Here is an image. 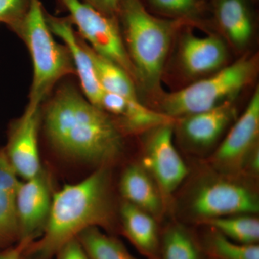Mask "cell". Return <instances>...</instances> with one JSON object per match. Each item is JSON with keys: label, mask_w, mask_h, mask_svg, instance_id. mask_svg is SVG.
<instances>
[{"label": "cell", "mask_w": 259, "mask_h": 259, "mask_svg": "<svg viewBox=\"0 0 259 259\" xmlns=\"http://www.w3.org/2000/svg\"><path fill=\"white\" fill-rule=\"evenodd\" d=\"M45 102L41 122L56 151L98 167L110 166L121 157L125 134L114 117L93 105L74 85L62 83Z\"/></svg>", "instance_id": "1"}, {"label": "cell", "mask_w": 259, "mask_h": 259, "mask_svg": "<svg viewBox=\"0 0 259 259\" xmlns=\"http://www.w3.org/2000/svg\"><path fill=\"white\" fill-rule=\"evenodd\" d=\"M115 206L110 166L98 167L84 180L53 195L45 228L24 253L29 259H51L66 242L90 227L113 231Z\"/></svg>", "instance_id": "2"}, {"label": "cell", "mask_w": 259, "mask_h": 259, "mask_svg": "<svg viewBox=\"0 0 259 259\" xmlns=\"http://www.w3.org/2000/svg\"><path fill=\"white\" fill-rule=\"evenodd\" d=\"M117 20L138 84L159 95L174 38L185 27L192 25L152 14L143 0H119Z\"/></svg>", "instance_id": "3"}, {"label": "cell", "mask_w": 259, "mask_h": 259, "mask_svg": "<svg viewBox=\"0 0 259 259\" xmlns=\"http://www.w3.org/2000/svg\"><path fill=\"white\" fill-rule=\"evenodd\" d=\"M251 180L226 175L209 166L197 177L180 202L181 214L202 225L214 218L235 214H256L259 198Z\"/></svg>", "instance_id": "4"}, {"label": "cell", "mask_w": 259, "mask_h": 259, "mask_svg": "<svg viewBox=\"0 0 259 259\" xmlns=\"http://www.w3.org/2000/svg\"><path fill=\"white\" fill-rule=\"evenodd\" d=\"M40 0H33L28 13L13 30L28 48L33 78L29 105L41 106L60 80L76 75L71 53L65 44L54 40L44 14Z\"/></svg>", "instance_id": "5"}, {"label": "cell", "mask_w": 259, "mask_h": 259, "mask_svg": "<svg viewBox=\"0 0 259 259\" xmlns=\"http://www.w3.org/2000/svg\"><path fill=\"white\" fill-rule=\"evenodd\" d=\"M258 69V57L244 55L185 88L160 94L158 111L176 120L235 101L240 93L254 81Z\"/></svg>", "instance_id": "6"}, {"label": "cell", "mask_w": 259, "mask_h": 259, "mask_svg": "<svg viewBox=\"0 0 259 259\" xmlns=\"http://www.w3.org/2000/svg\"><path fill=\"white\" fill-rule=\"evenodd\" d=\"M77 33L95 52L125 71L138 84L136 70L124 44L117 18L102 14L81 0H59Z\"/></svg>", "instance_id": "7"}, {"label": "cell", "mask_w": 259, "mask_h": 259, "mask_svg": "<svg viewBox=\"0 0 259 259\" xmlns=\"http://www.w3.org/2000/svg\"><path fill=\"white\" fill-rule=\"evenodd\" d=\"M174 124H163L145 133L140 162L157 184L167 205L189 175L188 166L174 144Z\"/></svg>", "instance_id": "8"}, {"label": "cell", "mask_w": 259, "mask_h": 259, "mask_svg": "<svg viewBox=\"0 0 259 259\" xmlns=\"http://www.w3.org/2000/svg\"><path fill=\"white\" fill-rule=\"evenodd\" d=\"M259 90L257 89L245 111L236 119L208 160L216 171L244 177L245 166L258 150ZM247 178V177H246Z\"/></svg>", "instance_id": "9"}, {"label": "cell", "mask_w": 259, "mask_h": 259, "mask_svg": "<svg viewBox=\"0 0 259 259\" xmlns=\"http://www.w3.org/2000/svg\"><path fill=\"white\" fill-rule=\"evenodd\" d=\"M53 195L51 175L47 168H42L35 177L20 182L15 199L18 242L30 245L41 236Z\"/></svg>", "instance_id": "10"}, {"label": "cell", "mask_w": 259, "mask_h": 259, "mask_svg": "<svg viewBox=\"0 0 259 259\" xmlns=\"http://www.w3.org/2000/svg\"><path fill=\"white\" fill-rule=\"evenodd\" d=\"M237 119L235 101L175 120L174 131L187 151L196 154L208 152Z\"/></svg>", "instance_id": "11"}, {"label": "cell", "mask_w": 259, "mask_h": 259, "mask_svg": "<svg viewBox=\"0 0 259 259\" xmlns=\"http://www.w3.org/2000/svg\"><path fill=\"white\" fill-rule=\"evenodd\" d=\"M41 106L28 105L21 117L10 127L4 150L10 166L18 177L28 180L42 168L39 154L38 135L41 125Z\"/></svg>", "instance_id": "12"}, {"label": "cell", "mask_w": 259, "mask_h": 259, "mask_svg": "<svg viewBox=\"0 0 259 259\" xmlns=\"http://www.w3.org/2000/svg\"><path fill=\"white\" fill-rule=\"evenodd\" d=\"M185 27L179 47L182 71L190 77L207 76L226 66L228 51L222 37L215 34L199 37Z\"/></svg>", "instance_id": "13"}, {"label": "cell", "mask_w": 259, "mask_h": 259, "mask_svg": "<svg viewBox=\"0 0 259 259\" xmlns=\"http://www.w3.org/2000/svg\"><path fill=\"white\" fill-rule=\"evenodd\" d=\"M46 20L53 34L59 37L69 49L79 78L81 92L98 108L104 93L93 61L86 48V42L75 30L69 17H58L44 10Z\"/></svg>", "instance_id": "14"}, {"label": "cell", "mask_w": 259, "mask_h": 259, "mask_svg": "<svg viewBox=\"0 0 259 259\" xmlns=\"http://www.w3.org/2000/svg\"><path fill=\"white\" fill-rule=\"evenodd\" d=\"M210 1V12L216 26L235 49H245L255 30L251 0Z\"/></svg>", "instance_id": "15"}, {"label": "cell", "mask_w": 259, "mask_h": 259, "mask_svg": "<svg viewBox=\"0 0 259 259\" xmlns=\"http://www.w3.org/2000/svg\"><path fill=\"white\" fill-rule=\"evenodd\" d=\"M119 190L122 200L151 214L158 222L163 219L168 205L157 184L141 163L126 167Z\"/></svg>", "instance_id": "16"}, {"label": "cell", "mask_w": 259, "mask_h": 259, "mask_svg": "<svg viewBox=\"0 0 259 259\" xmlns=\"http://www.w3.org/2000/svg\"><path fill=\"white\" fill-rule=\"evenodd\" d=\"M123 236L146 259L159 258L161 230L151 214L122 200L119 209Z\"/></svg>", "instance_id": "17"}, {"label": "cell", "mask_w": 259, "mask_h": 259, "mask_svg": "<svg viewBox=\"0 0 259 259\" xmlns=\"http://www.w3.org/2000/svg\"><path fill=\"white\" fill-rule=\"evenodd\" d=\"M20 182L5 151L0 150V246L18 241L15 199Z\"/></svg>", "instance_id": "18"}, {"label": "cell", "mask_w": 259, "mask_h": 259, "mask_svg": "<svg viewBox=\"0 0 259 259\" xmlns=\"http://www.w3.org/2000/svg\"><path fill=\"white\" fill-rule=\"evenodd\" d=\"M158 259H208L199 236L178 221L161 230Z\"/></svg>", "instance_id": "19"}, {"label": "cell", "mask_w": 259, "mask_h": 259, "mask_svg": "<svg viewBox=\"0 0 259 259\" xmlns=\"http://www.w3.org/2000/svg\"><path fill=\"white\" fill-rule=\"evenodd\" d=\"M152 14L170 20H181L192 26L204 27L210 12L206 0H143Z\"/></svg>", "instance_id": "20"}, {"label": "cell", "mask_w": 259, "mask_h": 259, "mask_svg": "<svg viewBox=\"0 0 259 259\" xmlns=\"http://www.w3.org/2000/svg\"><path fill=\"white\" fill-rule=\"evenodd\" d=\"M86 48L104 91L117 94L128 100H140L136 83L125 71L97 54L87 42Z\"/></svg>", "instance_id": "21"}, {"label": "cell", "mask_w": 259, "mask_h": 259, "mask_svg": "<svg viewBox=\"0 0 259 259\" xmlns=\"http://www.w3.org/2000/svg\"><path fill=\"white\" fill-rule=\"evenodd\" d=\"M229 238L245 245L258 244L259 220L255 214H242L214 218L202 223Z\"/></svg>", "instance_id": "22"}, {"label": "cell", "mask_w": 259, "mask_h": 259, "mask_svg": "<svg viewBox=\"0 0 259 259\" xmlns=\"http://www.w3.org/2000/svg\"><path fill=\"white\" fill-rule=\"evenodd\" d=\"M90 259H139L116 237L107 235L97 227H90L77 236Z\"/></svg>", "instance_id": "23"}, {"label": "cell", "mask_w": 259, "mask_h": 259, "mask_svg": "<svg viewBox=\"0 0 259 259\" xmlns=\"http://www.w3.org/2000/svg\"><path fill=\"white\" fill-rule=\"evenodd\" d=\"M199 239L208 258L259 259L258 244L237 243L211 228Z\"/></svg>", "instance_id": "24"}, {"label": "cell", "mask_w": 259, "mask_h": 259, "mask_svg": "<svg viewBox=\"0 0 259 259\" xmlns=\"http://www.w3.org/2000/svg\"><path fill=\"white\" fill-rule=\"evenodd\" d=\"M33 0H0V23L12 30L23 21Z\"/></svg>", "instance_id": "25"}, {"label": "cell", "mask_w": 259, "mask_h": 259, "mask_svg": "<svg viewBox=\"0 0 259 259\" xmlns=\"http://www.w3.org/2000/svg\"><path fill=\"white\" fill-rule=\"evenodd\" d=\"M56 259H90L77 238L66 242L56 253Z\"/></svg>", "instance_id": "26"}, {"label": "cell", "mask_w": 259, "mask_h": 259, "mask_svg": "<svg viewBox=\"0 0 259 259\" xmlns=\"http://www.w3.org/2000/svg\"><path fill=\"white\" fill-rule=\"evenodd\" d=\"M93 7L102 14L110 18H117L119 0H81Z\"/></svg>", "instance_id": "27"}, {"label": "cell", "mask_w": 259, "mask_h": 259, "mask_svg": "<svg viewBox=\"0 0 259 259\" xmlns=\"http://www.w3.org/2000/svg\"><path fill=\"white\" fill-rule=\"evenodd\" d=\"M29 245L28 243L18 242L15 246L10 247L0 252V259H20Z\"/></svg>", "instance_id": "28"}, {"label": "cell", "mask_w": 259, "mask_h": 259, "mask_svg": "<svg viewBox=\"0 0 259 259\" xmlns=\"http://www.w3.org/2000/svg\"><path fill=\"white\" fill-rule=\"evenodd\" d=\"M20 259H29V258H26V257L24 256V255H22V257H21V258H20Z\"/></svg>", "instance_id": "29"}, {"label": "cell", "mask_w": 259, "mask_h": 259, "mask_svg": "<svg viewBox=\"0 0 259 259\" xmlns=\"http://www.w3.org/2000/svg\"><path fill=\"white\" fill-rule=\"evenodd\" d=\"M252 2H255L256 0H251Z\"/></svg>", "instance_id": "30"}, {"label": "cell", "mask_w": 259, "mask_h": 259, "mask_svg": "<svg viewBox=\"0 0 259 259\" xmlns=\"http://www.w3.org/2000/svg\"><path fill=\"white\" fill-rule=\"evenodd\" d=\"M208 259H211V258H208Z\"/></svg>", "instance_id": "31"}]
</instances>
